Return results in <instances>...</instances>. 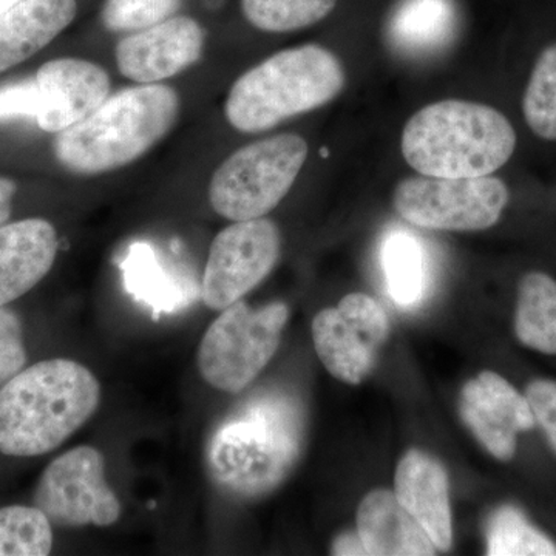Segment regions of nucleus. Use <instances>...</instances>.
Returning <instances> with one entry per match:
<instances>
[{
	"label": "nucleus",
	"instance_id": "5",
	"mask_svg": "<svg viewBox=\"0 0 556 556\" xmlns=\"http://www.w3.org/2000/svg\"><path fill=\"white\" fill-rule=\"evenodd\" d=\"M345 83L343 65L324 47L278 51L237 79L226 100V119L241 134H260L327 105Z\"/></svg>",
	"mask_w": 556,
	"mask_h": 556
},
{
	"label": "nucleus",
	"instance_id": "19",
	"mask_svg": "<svg viewBox=\"0 0 556 556\" xmlns=\"http://www.w3.org/2000/svg\"><path fill=\"white\" fill-rule=\"evenodd\" d=\"M456 27L453 0H402L391 16L388 35L399 50L428 53L445 47Z\"/></svg>",
	"mask_w": 556,
	"mask_h": 556
},
{
	"label": "nucleus",
	"instance_id": "11",
	"mask_svg": "<svg viewBox=\"0 0 556 556\" xmlns=\"http://www.w3.org/2000/svg\"><path fill=\"white\" fill-rule=\"evenodd\" d=\"M314 348L332 378L348 386L364 382L390 332L386 311L364 292H351L336 308L313 320Z\"/></svg>",
	"mask_w": 556,
	"mask_h": 556
},
{
	"label": "nucleus",
	"instance_id": "3",
	"mask_svg": "<svg viewBox=\"0 0 556 556\" xmlns=\"http://www.w3.org/2000/svg\"><path fill=\"white\" fill-rule=\"evenodd\" d=\"M179 115V97L169 86L139 84L102 102L54 138V156L78 175H98L134 163L166 137Z\"/></svg>",
	"mask_w": 556,
	"mask_h": 556
},
{
	"label": "nucleus",
	"instance_id": "21",
	"mask_svg": "<svg viewBox=\"0 0 556 556\" xmlns=\"http://www.w3.org/2000/svg\"><path fill=\"white\" fill-rule=\"evenodd\" d=\"M515 334L538 353L556 354V281L544 273H529L519 281Z\"/></svg>",
	"mask_w": 556,
	"mask_h": 556
},
{
	"label": "nucleus",
	"instance_id": "22",
	"mask_svg": "<svg viewBox=\"0 0 556 556\" xmlns=\"http://www.w3.org/2000/svg\"><path fill=\"white\" fill-rule=\"evenodd\" d=\"M382 269L388 294L399 306L409 308L426 291V254L413 233L391 230L382 243Z\"/></svg>",
	"mask_w": 556,
	"mask_h": 556
},
{
	"label": "nucleus",
	"instance_id": "9",
	"mask_svg": "<svg viewBox=\"0 0 556 556\" xmlns=\"http://www.w3.org/2000/svg\"><path fill=\"white\" fill-rule=\"evenodd\" d=\"M35 506L51 526L64 529L108 527L121 517L118 496L105 479L104 456L89 445L70 450L43 470Z\"/></svg>",
	"mask_w": 556,
	"mask_h": 556
},
{
	"label": "nucleus",
	"instance_id": "15",
	"mask_svg": "<svg viewBox=\"0 0 556 556\" xmlns=\"http://www.w3.org/2000/svg\"><path fill=\"white\" fill-rule=\"evenodd\" d=\"M394 495L417 525L426 530L438 551L453 544L448 475L437 457L412 448L399 460L394 475Z\"/></svg>",
	"mask_w": 556,
	"mask_h": 556
},
{
	"label": "nucleus",
	"instance_id": "20",
	"mask_svg": "<svg viewBox=\"0 0 556 556\" xmlns=\"http://www.w3.org/2000/svg\"><path fill=\"white\" fill-rule=\"evenodd\" d=\"M124 288L131 298L144 303L153 313L172 314L188 305V291L160 265L155 251L144 241H137L127 249L126 257L121 260Z\"/></svg>",
	"mask_w": 556,
	"mask_h": 556
},
{
	"label": "nucleus",
	"instance_id": "26",
	"mask_svg": "<svg viewBox=\"0 0 556 556\" xmlns=\"http://www.w3.org/2000/svg\"><path fill=\"white\" fill-rule=\"evenodd\" d=\"M522 112L536 137L556 141V43L535 62L522 98Z\"/></svg>",
	"mask_w": 556,
	"mask_h": 556
},
{
	"label": "nucleus",
	"instance_id": "24",
	"mask_svg": "<svg viewBox=\"0 0 556 556\" xmlns=\"http://www.w3.org/2000/svg\"><path fill=\"white\" fill-rule=\"evenodd\" d=\"M338 0H241L249 24L268 33L311 27L334 10Z\"/></svg>",
	"mask_w": 556,
	"mask_h": 556
},
{
	"label": "nucleus",
	"instance_id": "16",
	"mask_svg": "<svg viewBox=\"0 0 556 556\" xmlns=\"http://www.w3.org/2000/svg\"><path fill=\"white\" fill-rule=\"evenodd\" d=\"M58 249L56 229L47 219L0 226V306L27 294L46 278Z\"/></svg>",
	"mask_w": 556,
	"mask_h": 556
},
{
	"label": "nucleus",
	"instance_id": "2",
	"mask_svg": "<svg viewBox=\"0 0 556 556\" xmlns=\"http://www.w3.org/2000/svg\"><path fill=\"white\" fill-rule=\"evenodd\" d=\"M100 401L97 376L78 362L51 358L22 369L0 388V452H53L89 422Z\"/></svg>",
	"mask_w": 556,
	"mask_h": 556
},
{
	"label": "nucleus",
	"instance_id": "29",
	"mask_svg": "<svg viewBox=\"0 0 556 556\" xmlns=\"http://www.w3.org/2000/svg\"><path fill=\"white\" fill-rule=\"evenodd\" d=\"M39 108V89L35 78L9 84L0 89V121L36 119Z\"/></svg>",
	"mask_w": 556,
	"mask_h": 556
},
{
	"label": "nucleus",
	"instance_id": "28",
	"mask_svg": "<svg viewBox=\"0 0 556 556\" xmlns=\"http://www.w3.org/2000/svg\"><path fill=\"white\" fill-rule=\"evenodd\" d=\"M27 364L24 331L20 317L0 306V388L20 375Z\"/></svg>",
	"mask_w": 556,
	"mask_h": 556
},
{
	"label": "nucleus",
	"instance_id": "6",
	"mask_svg": "<svg viewBox=\"0 0 556 556\" xmlns=\"http://www.w3.org/2000/svg\"><path fill=\"white\" fill-rule=\"evenodd\" d=\"M308 144L295 134H281L244 146L215 170L208 185L211 206L230 222L263 218L288 195Z\"/></svg>",
	"mask_w": 556,
	"mask_h": 556
},
{
	"label": "nucleus",
	"instance_id": "7",
	"mask_svg": "<svg viewBox=\"0 0 556 556\" xmlns=\"http://www.w3.org/2000/svg\"><path fill=\"white\" fill-rule=\"evenodd\" d=\"M219 313L201 339L197 365L208 386L241 393L276 356L289 309L283 302L254 309L239 300Z\"/></svg>",
	"mask_w": 556,
	"mask_h": 556
},
{
	"label": "nucleus",
	"instance_id": "14",
	"mask_svg": "<svg viewBox=\"0 0 556 556\" xmlns=\"http://www.w3.org/2000/svg\"><path fill=\"white\" fill-rule=\"evenodd\" d=\"M40 108L36 123L60 134L89 116L110 94V78L101 65L76 58L47 62L35 76Z\"/></svg>",
	"mask_w": 556,
	"mask_h": 556
},
{
	"label": "nucleus",
	"instance_id": "8",
	"mask_svg": "<svg viewBox=\"0 0 556 556\" xmlns=\"http://www.w3.org/2000/svg\"><path fill=\"white\" fill-rule=\"evenodd\" d=\"M510 200L500 178L402 179L394 189L397 214L424 229L478 232L495 226Z\"/></svg>",
	"mask_w": 556,
	"mask_h": 556
},
{
	"label": "nucleus",
	"instance_id": "32",
	"mask_svg": "<svg viewBox=\"0 0 556 556\" xmlns=\"http://www.w3.org/2000/svg\"><path fill=\"white\" fill-rule=\"evenodd\" d=\"M332 555H367L364 546H362L361 538L353 533L340 535L332 544Z\"/></svg>",
	"mask_w": 556,
	"mask_h": 556
},
{
	"label": "nucleus",
	"instance_id": "13",
	"mask_svg": "<svg viewBox=\"0 0 556 556\" xmlns=\"http://www.w3.org/2000/svg\"><path fill=\"white\" fill-rule=\"evenodd\" d=\"M203 28L188 16H175L121 39L115 49L121 75L138 84H159L200 61Z\"/></svg>",
	"mask_w": 556,
	"mask_h": 556
},
{
	"label": "nucleus",
	"instance_id": "27",
	"mask_svg": "<svg viewBox=\"0 0 556 556\" xmlns=\"http://www.w3.org/2000/svg\"><path fill=\"white\" fill-rule=\"evenodd\" d=\"M182 0H105L101 11L104 27L113 33H137L170 20Z\"/></svg>",
	"mask_w": 556,
	"mask_h": 556
},
{
	"label": "nucleus",
	"instance_id": "30",
	"mask_svg": "<svg viewBox=\"0 0 556 556\" xmlns=\"http://www.w3.org/2000/svg\"><path fill=\"white\" fill-rule=\"evenodd\" d=\"M526 397L532 407L535 422L543 428L552 448L556 453V382L555 380H533L526 390Z\"/></svg>",
	"mask_w": 556,
	"mask_h": 556
},
{
	"label": "nucleus",
	"instance_id": "17",
	"mask_svg": "<svg viewBox=\"0 0 556 556\" xmlns=\"http://www.w3.org/2000/svg\"><path fill=\"white\" fill-rule=\"evenodd\" d=\"M357 536L367 555L431 556L438 548L390 490H372L358 504Z\"/></svg>",
	"mask_w": 556,
	"mask_h": 556
},
{
	"label": "nucleus",
	"instance_id": "31",
	"mask_svg": "<svg viewBox=\"0 0 556 556\" xmlns=\"http://www.w3.org/2000/svg\"><path fill=\"white\" fill-rule=\"evenodd\" d=\"M16 192L17 186L13 179L0 177V226L9 222Z\"/></svg>",
	"mask_w": 556,
	"mask_h": 556
},
{
	"label": "nucleus",
	"instance_id": "25",
	"mask_svg": "<svg viewBox=\"0 0 556 556\" xmlns=\"http://www.w3.org/2000/svg\"><path fill=\"white\" fill-rule=\"evenodd\" d=\"M53 547V529L38 507L0 508V556H46Z\"/></svg>",
	"mask_w": 556,
	"mask_h": 556
},
{
	"label": "nucleus",
	"instance_id": "23",
	"mask_svg": "<svg viewBox=\"0 0 556 556\" xmlns=\"http://www.w3.org/2000/svg\"><path fill=\"white\" fill-rule=\"evenodd\" d=\"M489 556H555L556 546L535 529L519 508H497L486 525Z\"/></svg>",
	"mask_w": 556,
	"mask_h": 556
},
{
	"label": "nucleus",
	"instance_id": "10",
	"mask_svg": "<svg viewBox=\"0 0 556 556\" xmlns=\"http://www.w3.org/2000/svg\"><path fill=\"white\" fill-rule=\"evenodd\" d=\"M281 252V236L268 218L233 222L215 237L208 249L201 283L207 308L223 311L243 300L274 269Z\"/></svg>",
	"mask_w": 556,
	"mask_h": 556
},
{
	"label": "nucleus",
	"instance_id": "1",
	"mask_svg": "<svg viewBox=\"0 0 556 556\" xmlns=\"http://www.w3.org/2000/svg\"><path fill=\"white\" fill-rule=\"evenodd\" d=\"M305 415L280 390L254 394L229 413L207 441L208 478L222 492L258 497L277 489L298 464Z\"/></svg>",
	"mask_w": 556,
	"mask_h": 556
},
{
	"label": "nucleus",
	"instance_id": "18",
	"mask_svg": "<svg viewBox=\"0 0 556 556\" xmlns=\"http://www.w3.org/2000/svg\"><path fill=\"white\" fill-rule=\"evenodd\" d=\"M76 0H21L0 16V73L40 50L75 20Z\"/></svg>",
	"mask_w": 556,
	"mask_h": 556
},
{
	"label": "nucleus",
	"instance_id": "33",
	"mask_svg": "<svg viewBox=\"0 0 556 556\" xmlns=\"http://www.w3.org/2000/svg\"><path fill=\"white\" fill-rule=\"evenodd\" d=\"M20 2L21 0H0V16Z\"/></svg>",
	"mask_w": 556,
	"mask_h": 556
},
{
	"label": "nucleus",
	"instance_id": "4",
	"mask_svg": "<svg viewBox=\"0 0 556 556\" xmlns=\"http://www.w3.org/2000/svg\"><path fill=\"white\" fill-rule=\"evenodd\" d=\"M401 148L409 166L426 177H486L511 159L517 131L490 105L439 101L409 118Z\"/></svg>",
	"mask_w": 556,
	"mask_h": 556
},
{
	"label": "nucleus",
	"instance_id": "12",
	"mask_svg": "<svg viewBox=\"0 0 556 556\" xmlns=\"http://www.w3.org/2000/svg\"><path fill=\"white\" fill-rule=\"evenodd\" d=\"M459 413L479 444L503 463L514 459L518 434L536 424L527 397L493 371L479 372L463 387Z\"/></svg>",
	"mask_w": 556,
	"mask_h": 556
}]
</instances>
